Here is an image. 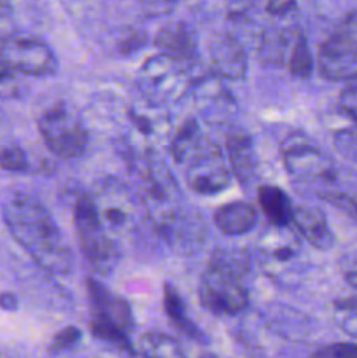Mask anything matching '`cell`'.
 I'll return each mask as SVG.
<instances>
[{
  "label": "cell",
  "mask_w": 357,
  "mask_h": 358,
  "mask_svg": "<svg viewBox=\"0 0 357 358\" xmlns=\"http://www.w3.org/2000/svg\"><path fill=\"white\" fill-rule=\"evenodd\" d=\"M16 73H18L16 70H14L13 66H10L9 63H7L6 59L0 56V91L7 90V87L14 83V79H16Z\"/></svg>",
  "instance_id": "e575fe53"
},
{
  "label": "cell",
  "mask_w": 357,
  "mask_h": 358,
  "mask_svg": "<svg viewBox=\"0 0 357 358\" xmlns=\"http://www.w3.org/2000/svg\"><path fill=\"white\" fill-rule=\"evenodd\" d=\"M210 72L220 79L241 80L247 73V52L237 37L217 34L210 42Z\"/></svg>",
  "instance_id": "2e32d148"
},
{
  "label": "cell",
  "mask_w": 357,
  "mask_h": 358,
  "mask_svg": "<svg viewBox=\"0 0 357 358\" xmlns=\"http://www.w3.org/2000/svg\"><path fill=\"white\" fill-rule=\"evenodd\" d=\"M13 13V6H10L9 0H0V23L6 21L7 17Z\"/></svg>",
  "instance_id": "74e56055"
},
{
  "label": "cell",
  "mask_w": 357,
  "mask_h": 358,
  "mask_svg": "<svg viewBox=\"0 0 357 358\" xmlns=\"http://www.w3.org/2000/svg\"><path fill=\"white\" fill-rule=\"evenodd\" d=\"M163 308L164 311H167L172 324H174L182 334L189 336L191 339H202V332H200V329L189 320L188 308H186L184 299H182L181 294H178L177 290H175V287L170 285V283L164 285Z\"/></svg>",
  "instance_id": "cb8c5ba5"
},
{
  "label": "cell",
  "mask_w": 357,
  "mask_h": 358,
  "mask_svg": "<svg viewBox=\"0 0 357 358\" xmlns=\"http://www.w3.org/2000/svg\"><path fill=\"white\" fill-rule=\"evenodd\" d=\"M340 108L357 124V84L346 86L340 94Z\"/></svg>",
  "instance_id": "4dcf8cb0"
},
{
  "label": "cell",
  "mask_w": 357,
  "mask_h": 358,
  "mask_svg": "<svg viewBox=\"0 0 357 358\" xmlns=\"http://www.w3.org/2000/svg\"><path fill=\"white\" fill-rule=\"evenodd\" d=\"M37 128L48 149L59 159H77L90 142L80 117L65 103L46 110L38 117Z\"/></svg>",
  "instance_id": "ba28073f"
},
{
  "label": "cell",
  "mask_w": 357,
  "mask_h": 358,
  "mask_svg": "<svg viewBox=\"0 0 357 358\" xmlns=\"http://www.w3.org/2000/svg\"><path fill=\"white\" fill-rule=\"evenodd\" d=\"M332 142L343 157L357 163V124L352 128H343L336 131L332 136Z\"/></svg>",
  "instance_id": "83f0119b"
},
{
  "label": "cell",
  "mask_w": 357,
  "mask_h": 358,
  "mask_svg": "<svg viewBox=\"0 0 357 358\" xmlns=\"http://www.w3.org/2000/svg\"><path fill=\"white\" fill-rule=\"evenodd\" d=\"M74 227L83 257L91 271L97 275L114 271L121 257V248L102 227L88 192H80L74 203Z\"/></svg>",
  "instance_id": "5b68a950"
},
{
  "label": "cell",
  "mask_w": 357,
  "mask_h": 358,
  "mask_svg": "<svg viewBox=\"0 0 357 358\" xmlns=\"http://www.w3.org/2000/svg\"><path fill=\"white\" fill-rule=\"evenodd\" d=\"M189 90L195 98L196 107L209 122L223 124L234 115L237 101L231 96L230 91L220 84V77L214 76L212 72L210 76H203L192 80Z\"/></svg>",
  "instance_id": "9a60e30c"
},
{
  "label": "cell",
  "mask_w": 357,
  "mask_h": 358,
  "mask_svg": "<svg viewBox=\"0 0 357 358\" xmlns=\"http://www.w3.org/2000/svg\"><path fill=\"white\" fill-rule=\"evenodd\" d=\"M255 220H258L255 210L245 201L227 203L214 213V224L217 229L230 236L248 233L255 226Z\"/></svg>",
  "instance_id": "44dd1931"
},
{
  "label": "cell",
  "mask_w": 357,
  "mask_h": 358,
  "mask_svg": "<svg viewBox=\"0 0 357 358\" xmlns=\"http://www.w3.org/2000/svg\"><path fill=\"white\" fill-rule=\"evenodd\" d=\"M86 287L91 303V336L98 341H104L105 345L115 348L118 352L136 355L135 346L132 345V339H130L133 318L128 304L121 297L108 292L94 278H88Z\"/></svg>",
  "instance_id": "277c9868"
},
{
  "label": "cell",
  "mask_w": 357,
  "mask_h": 358,
  "mask_svg": "<svg viewBox=\"0 0 357 358\" xmlns=\"http://www.w3.org/2000/svg\"><path fill=\"white\" fill-rule=\"evenodd\" d=\"M286 65L294 77H300V79L310 77L312 69H314V59H312L310 48H308V42L303 34L298 35L296 41H294Z\"/></svg>",
  "instance_id": "484cf974"
},
{
  "label": "cell",
  "mask_w": 357,
  "mask_h": 358,
  "mask_svg": "<svg viewBox=\"0 0 357 358\" xmlns=\"http://www.w3.org/2000/svg\"><path fill=\"white\" fill-rule=\"evenodd\" d=\"M136 353L144 357H184V350L181 348L177 339L163 332H147L142 334L136 345Z\"/></svg>",
  "instance_id": "d4e9b609"
},
{
  "label": "cell",
  "mask_w": 357,
  "mask_h": 358,
  "mask_svg": "<svg viewBox=\"0 0 357 358\" xmlns=\"http://www.w3.org/2000/svg\"><path fill=\"white\" fill-rule=\"evenodd\" d=\"M154 45L164 56L191 66L198 58V37L196 31L186 23H172L161 28L154 37Z\"/></svg>",
  "instance_id": "e0dca14e"
},
{
  "label": "cell",
  "mask_w": 357,
  "mask_h": 358,
  "mask_svg": "<svg viewBox=\"0 0 357 358\" xmlns=\"http://www.w3.org/2000/svg\"><path fill=\"white\" fill-rule=\"evenodd\" d=\"M0 308H4V310H16L18 299L14 296H10V294H2L0 296Z\"/></svg>",
  "instance_id": "d590c367"
},
{
  "label": "cell",
  "mask_w": 357,
  "mask_h": 358,
  "mask_svg": "<svg viewBox=\"0 0 357 358\" xmlns=\"http://www.w3.org/2000/svg\"><path fill=\"white\" fill-rule=\"evenodd\" d=\"M231 168L224 161L223 152L214 142L206 140L186 161V182L196 194H219L231 184Z\"/></svg>",
  "instance_id": "4fadbf2b"
},
{
  "label": "cell",
  "mask_w": 357,
  "mask_h": 358,
  "mask_svg": "<svg viewBox=\"0 0 357 358\" xmlns=\"http://www.w3.org/2000/svg\"><path fill=\"white\" fill-rule=\"evenodd\" d=\"M321 358H357V345H331L314 353Z\"/></svg>",
  "instance_id": "1f68e13d"
},
{
  "label": "cell",
  "mask_w": 357,
  "mask_h": 358,
  "mask_svg": "<svg viewBox=\"0 0 357 358\" xmlns=\"http://www.w3.org/2000/svg\"><path fill=\"white\" fill-rule=\"evenodd\" d=\"M0 56L18 73L34 77L52 76L58 72L55 51L42 38L27 34L7 35L0 41Z\"/></svg>",
  "instance_id": "7c38bea8"
},
{
  "label": "cell",
  "mask_w": 357,
  "mask_h": 358,
  "mask_svg": "<svg viewBox=\"0 0 357 358\" xmlns=\"http://www.w3.org/2000/svg\"><path fill=\"white\" fill-rule=\"evenodd\" d=\"M154 233L182 254L200 250L206 241V226L196 210L188 208L181 201L158 212L147 213Z\"/></svg>",
  "instance_id": "52a82bcc"
},
{
  "label": "cell",
  "mask_w": 357,
  "mask_h": 358,
  "mask_svg": "<svg viewBox=\"0 0 357 358\" xmlns=\"http://www.w3.org/2000/svg\"><path fill=\"white\" fill-rule=\"evenodd\" d=\"M296 9V0H268V3H266V13L273 17H284Z\"/></svg>",
  "instance_id": "d6a6232c"
},
{
  "label": "cell",
  "mask_w": 357,
  "mask_h": 358,
  "mask_svg": "<svg viewBox=\"0 0 357 358\" xmlns=\"http://www.w3.org/2000/svg\"><path fill=\"white\" fill-rule=\"evenodd\" d=\"M259 262L270 278L289 285L298 276L301 259V241L296 227L272 226L259 240Z\"/></svg>",
  "instance_id": "9c48e42d"
},
{
  "label": "cell",
  "mask_w": 357,
  "mask_h": 358,
  "mask_svg": "<svg viewBox=\"0 0 357 358\" xmlns=\"http://www.w3.org/2000/svg\"><path fill=\"white\" fill-rule=\"evenodd\" d=\"M248 257L237 248H217L198 287L200 303L214 315L234 317L248 306Z\"/></svg>",
  "instance_id": "7a4b0ae2"
},
{
  "label": "cell",
  "mask_w": 357,
  "mask_h": 358,
  "mask_svg": "<svg viewBox=\"0 0 357 358\" xmlns=\"http://www.w3.org/2000/svg\"><path fill=\"white\" fill-rule=\"evenodd\" d=\"M132 175L136 185L133 189L140 196L146 213L158 212L181 201V189L167 164L156 154H144L132 164Z\"/></svg>",
  "instance_id": "30bf717a"
},
{
  "label": "cell",
  "mask_w": 357,
  "mask_h": 358,
  "mask_svg": "<svg viewBox=\"0 0 357 358\" xmlns=\"http://www.w3.org/2000/svg\"><path fill=\"white\" fill-rule=\"evenodd\" d=\"M0 168L7 171H28L30 164H28V157L21 147L9 145L0 150Z\"/></svg>",
  "instance_id": "f1b7e54d"
},
{
  "label": "cell",
  "mask_w": 357,
  "mask_h": 358,
  "mask_svg": "<svg viewBox=\"0 0 357 358\" xmlns=\"http://www.w3.org/2000/svg\"><path fill=\"white\" fill-rule=\"evenodd\" d=\"M293 226L296 227L300 236H303L315 248L329 250L335 243V234L329 227L328 219L317 206H296L293 213Z\"/></svg>",
  "instance_id": "d6986e66"
},
{
  "label": "cell",
  "mask_w": 357,
  "mask_h": 358,
  "mask_svg": "<svg viewBox=\"0 0 357 358\" xmlns=\"http://www.w3.org/2000/svg\"><path fill=\"white\" fill-rule=\"evenodd\" d=\"M80 331L77 327H66L63 331H59L58 334L52 338L51 346H49V352L51 353H63L74 350L80 343Z\"/></svg>",
  "instance_id": "f546056e"
},
{
  "label": "cell",
  "mask_w": 357,
  "mask_h": 358,
  "mask_svg": "<svg viewBox=\"0 0 357 358\" xmlns=\"http://www.w3.org/2000/svg\"><path fill=\"white\" fill-rule=\"evenodd\" d=\"M336 30L342 31L343 35H346L350 41L356 42L357 44V9L350 10V13L343 17L342 23L338 24V28H336Z\"/></svg>",
  "instance_id": "836d02e7"
},
{
  "label": "cell",
  "mask_w": 357,
  "mask_h": 358,
  "mask_svg": "<svg viewBox=\"0 0 357 358\" xmlns=\"http://www.w3.org/2000/svg\"><path fill=\"white\" fill-rule=\"evenodd\" d=\"M209 138H205L195 119H188L182 122L177 135H174L170 143V154L177 163L186 164V161L203 145Z\"/></svg>",
  "instance_id": "603a6c76"
},
{
  "label": "cell",
  "mask_w": 357,
  "mask_h": 358,
  "mask_svg": "<svg viewBox=\"0 0 357 358\" xmlns=\"http://www.w3.org/2000/svg\"><path fill=\"white\" fill-rule=\"evenodd\" d=\"M259 205L272 226H290L294 206L289 196L275 185H262L259 189Z\"/></svg>",
  "instance_id": "7402d4cb"
},
{
  "label": "cell",
  "mask_w": 357,
  "mask_h": 358,
  "mask_svg": "<svg viewBox=\"0 0 357 358\" xmlns=\"http://www.w3.org/2000/svg\"><path fill=\"white\" fill-rule=\"evenodd\" d=\"M88 194L102 227L121 248L122 241L135 233L139 224L140 210L144 208L140 196L135 189L115 178L98 182Z\"/></svg>",
  "instance_id": "3957f363"
},
{
  "label": "cell",
  "mask_w": 357,
  "mask_h": 358,
  "mask_svg": "<svg viewBox=\"0 0 357 358\" xmlns=\"http://www.w3.org/2000/svg\"><path fill=\"white\" fill-rule=\"evenodd\" d=\"M188 69L161 52L147 59L136 73V87L146 103L161 108L177 101L191 87L192 79Z\"/></svg>",
  "instance_id": "8992f818"
},
{
  "label": "cell",
  "mask_w": 357,
  "mask_h": 358,
  "mask_svg": "<svg viewBox=\"0 0 357 358\" xmlns=\"http://www.w3.org/2000/svg\"><path fill=\"white\" fill-rule=\"evenodd\" d=\"M318 72L328 80L357 83V44L335 30L318 49Z\"/></svg>",
  "instance_id": "5bb4252c"
},
{
  "label": "cell",
  "mask_w": 357,
  "mask_h": 358,
  "mask_svg": "<svg viewBox=\"0 0 357 358\" xmlns=\"http://www.w3.org/2000/svg\"><path fill=\"white\" fill-rule=\"evenodd\" d=\"M300 30H284V28L270 27L259 37L258 56L262 65L284 66L289 58L294 41L300 35Z\"/></svg>",
  "instance_id": "ffe728a7"
},
{
  "label": "cell",
  "mask_w": 357,
  "mask_h": 358,
  "mask_svg": "<svg viewBox=\"0 0 357 358\" xmlns=\"http://www.w3.org/2000/svg\"><path fill=\"white\" fill-rule=\"evenodd\" d=\"M336 322L350 336H357V297H346L335 303Z\"/></svg>",
  "instance_id": "4316f807"
},
{
  "label": "cell",
  "mask_w": 357,
  "mask_h": 358,
  "mask_svg": "<svg viewBox=\"0 0 357 358\" xmlns=\"http://www.w3.org/2000/svg\"><path fill=\"white\" fill-rule=\"evenodd\" d=\"M226 150L231 173L241 185L251 184L258 175V156L252 136L244 128H231L226 136Z\"/></svg>",
  "instance_id": "ac0fdd59"
},
{
  "label": "cell",
  "mask_w": 357,
  "mask_h": 358,
  "mask_svg": "<svg viewBox=\"0 0 357 358\" xmlns=\"http://www.w3.org/2000/svg\"><path fill=\"white\" fill-rule=\"evenodd\" d=\"M345 278L349 280L350 285L357 287V259H356V261L350 262V266H349V268H346Z\"/></svg>",
  "instance_id": "8d00e7d4"
},
{
  "label": "cell",
  "mask_w": 357,
  "mask_h": 358,
  "mask_svg": "<svg viewBox=\"0 0 357 358\" xmlns=\"http://www.w3.org/2000/svg\"><path fill=\"white\" fill-rule=\"evenodd\" d=\"M282 157L287 173L303 185H317L318 194L336 184L338 175L332 159L307 140H287L282 145Z\"/></svg>",
  "instance_id": "8fae6325"
},
{
  "label": "cell",
  "mask_w": 357,
  "mask_h": 358,
  "mask_svg": "<svg viewBox=\"0 0 357 358\" xmlns=\"http://www.w3.org/2000/svg\"><path fill=\"white\" fill-rule=\"evenodd\" d=\"M4 222L35 264L49 275L72 271V252L44 205L27 194H14L2 208Z\"/></svg>",
  "instance_id": "6da1fadb"
}]
</instances>
